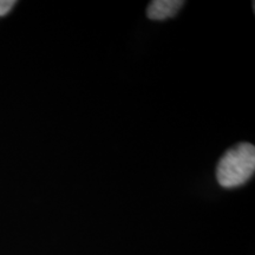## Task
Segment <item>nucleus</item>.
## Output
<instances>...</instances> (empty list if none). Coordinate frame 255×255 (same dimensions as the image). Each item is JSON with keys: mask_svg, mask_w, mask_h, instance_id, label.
<instances>
[{"mask_svg": "<svg viewBox=\"0 0 255 255\" xmlns=\"http://www.w3.org/2000/svg\"><path fill=\"white\" fill-rule=\"evenodd\" d=\"M255 171V148L251 143H239L220 158L216 180L226 189L244 186Z\"/></svg>", "mask_w": 255, "mask_h": 255, "instance_id": "f257e3e1", "label": "nucleus"}, {"mask_svg": "<svg viewBox=\"0 0 255 255\" xmlns=\"http://www.w3.org/2000/svg\"><path fill=\"white\" fill-rule=\"evenodd\" d=\"M183 5L182 0H154L146 8V17L150 20H165L175 17Z\"/></svg>", "mask_w": 255, "mask_h": 255, "instance_id": "f03ea898", "label": "nucleus"}, {"mask_svg": "<svg viewBox=\"0 0 255 255\" xmlns=\"http://www.w3.org/2000/svg\"><path fill=\"white\" fill-rule=\"evenodd\" d=\"M15 1L13 0H0V17H4L13 8Z\"/></svg>", "mask_w": 255, "mask_h": 255, "instance_id": "7ed1b4c3", "label": "nucleus"}]
</instances>
